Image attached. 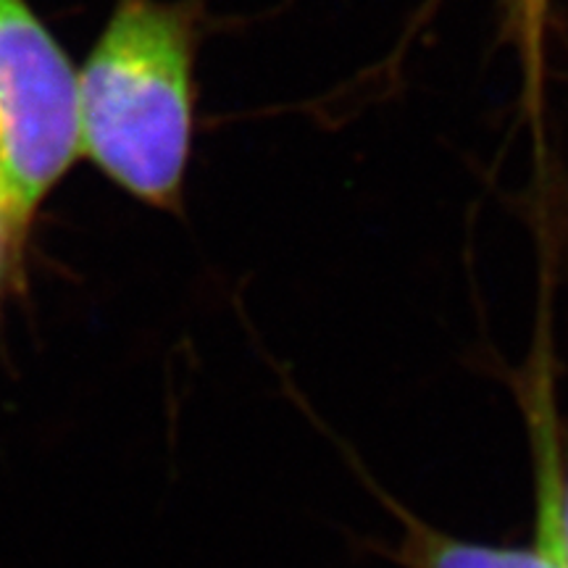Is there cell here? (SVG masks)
<instances>
[{"instance_id":"6da1fadb","label":"cell","mask_w":568,"mask_h":568,"mask_svg":"<svg viewBox=\"0 0 568 568\" xmlns=\"http://www.w3.org/2000/svg\"><path fill=\"white\" fill-rule=\"evenodd\" d=\"M201 27V0H113L80 71L84 155L155 211L184 209Z\"/></svg>"},{"instance_id":"7a4b0ae2","label":"cell","mask_w":568,"mask_h":568,"mask_svg":"<svg viewBox=\"0 0 568 568\" xmlns=\"http://www.w3.org/2000/svg\"><path fill=\"white\" fill-rule=\"evenodd\" d=\"M82 155L80 71L30 0H0V219L21 243Z\"/></svg>"},{"instance_id":"3957f363","label":"cell","mask_w":568,"mask_h":568,"mask_svg":"<svg viewBox=\"0 0 568 568\" xmlns=\"http://www.w3.org/2000/svg\"><path fill=\"white\" fill-rule=\"evenodd\" d=\"M397 558L408 568H564L558 552L537 539L531 548H489L439 535L410 518Z\"/></svg>"},{"instance_id":"277c9868","label":"cell","mask_w":568,"mask_h":568,"mask_svg":"<svg viewBox=\"0 0 568 568\" xmlns=\"http://www.w3.org/2000/svg\"><path fill=\"white\" fill-rule=\"evenodd\" d=\"M548 19L550 0H506V30L521 51L531 88L539 84V71H542Z\"/></svg>"},{"instance_id":"5b68a950","label":"cell","mask_w":568,"mask_h":568,"mask_svg":"<svg viewBox=\"0 0 568 568\" xmlns=\"http://www.w3.org/2000/svg\"><path fill=\"white\" fill-rule=\"evenodd\" d=\"M537 529L552 531V535H556L560 560H564V568H568V468L564 474H560L558 503L552 506V514L539 518Z\"/></svg>"}]
</instances>
